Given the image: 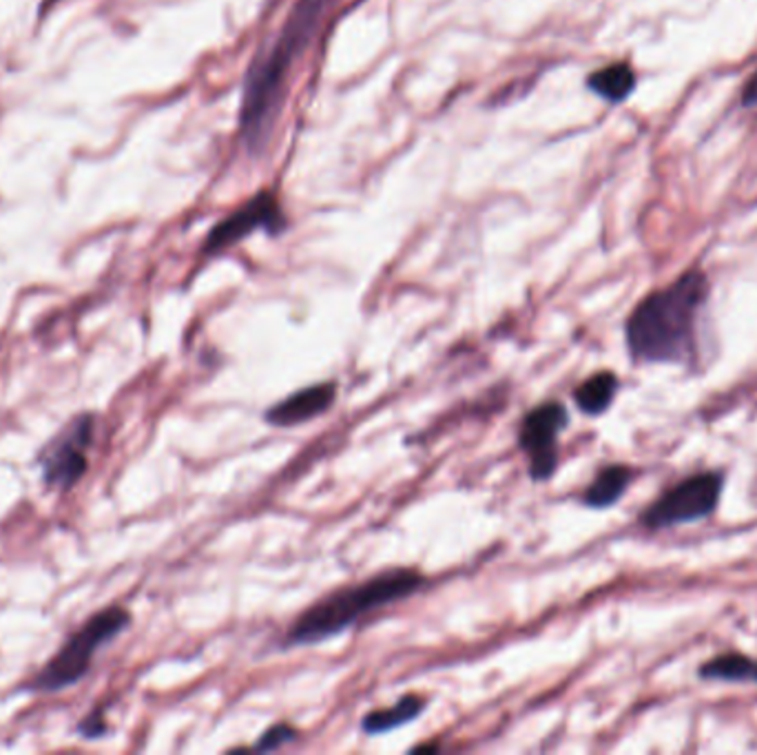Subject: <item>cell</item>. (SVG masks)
I'll return each mask as SVG.
<instances>
[{
	"label": "cell",
	"mask_w": 757,
	"mask_h": 755,
	"mask_svg": "<svg viewBox=\"0 0 757 755\" xmlns=\"http://www.w3.org/2000/svg\"><path fill=\"white\" fill-rule=\"evenodd\" d=\"M427 585V578L412 567H395L378 572L363 583H355L331 591L308 610H304L284 636V647H306L331 640L365 614L406 601Z\"/></svg>",
	"instance_id": "cell-3"
},
{
	"label": "cell",
	"mask_w": 757,
	"mask_h": 755,
	"mask_svg": "<svg viewBox=\"0 0 757 755\" xmlns=\"http://www.w3.org/2000/svg\"><path fill=\"white\" fill-rule=\"evenodd\" d=\"M587 85L593 93H599L601 98H605L610 102H620L631 93V89L636 85V76H633L629 65L616 63V65L593 72L589 76Z\"/></svg>",
	"instance_id": "cell-14"
},
{
	"label": "cell",
	"mask_w": 757,
	"mask_h": 755,
	"mask_svg": "<svg viewBox=\"0 0 757 755\" xmlns=\"http://www.w3.org/2000/svg\"><path fill=\"white\" fill-rule=\"evenodd\" d=\"M286 227H288V220L278 195L270 191H259L248 202H244L238 210H233L227 220L218 222L210 229L202 251L204 255H218L240 244L255 231H264L268 235H280Z\"/></svg>",
	"instance_id": "cell-8"
},
{
	"label": "cell",
	"mask_w": 757,
	"mask_h": 755,
	"mask_svg": "<svg viewBox=\"0 0 757 755\" xmlns=\"http://www.w3.org/2000/svg\"><path fill=\"white\" fill-rule=\"evenodd\" d=\"M335 399H337V384L319 382L315 386H306L284 397L275 406H270L264 412V421L275 427H295L321 414H326L335 406Z\"/></svg>",
	"instance_id": "cell-9"
},
{
	"label": "cell",
	"mask_w": 757,
	"mask_h": 755,
	"mask_svg": "<svg viewBox=\"0 0 757 755\" xmlns=\"http://www.w3.org/2000/svg\"><path fill=\"white\" fill-rule=\"evenodd\" d=\"M744 104H757V72L744 87Z\"/></svg>",
	"instance_id": "cell-17"
},
{
	"label": "cell",
	"mask_w": 757,
	"mask_h": 755,
	"mask_svg": "<svg viewBox=\"0 0 757 755\" xmlns=\"http://www.w3.org/2000/svg\"><path fill=\"white\" fill-rule=\"evenodd\" d=\"M78 731L85 740H98L106 733V725H104V718H102V709H95L93 714H89L80 725H78Z\"/></svg>",
	"instance_id": "cell-16"
},
{
	"label": "cell",
	"mask_w": 757,
	"mask_h": 755,
	"mask_svg": "<svg viewBox=\"0 0 757 755\" xmlns=\"http://www.w3.org/2000/svg\"><path fill=\"white\" fill-rule=\"evenodd\" d=\"M700 678L757 684V661L744 654H722L700 667Z\"/></svg>",
	"instance_id": "cell-13"
},
{
	"label": "cell",
	"mask_w": 757,
	"mask_h": 755,
	"mask_svg": "<svg viewBox=\"0 0 757 755\" xmlns=\"http://www.w3.org/2000/svg\"><path fill=\"white\" fill-rule=\"evenodd\" d=\"M131 625V614L125 607L112 605L93 614L78 631L67 636L56 656L49 658L44 667L34 676L29 684L38 693H56L80 682L93 663L100 647L110 644Z\"/></svg>",
	"instance_id": "cell-4"
},
{
	"label": "cell",
	"mask_w": 757,
	"mask_h": 755,
	"mask_svg": "<svg viewBox=\"0 0 757 755\" xmlns=\"http://www.w3.org/2000/svg\"><path fill=\"white\" fill-rule=\"evenodd\" d=\"M95 439V417L78 414L63 433L51 439L38 457L47 488L67 492L85 476L89 468V448Z\"/></svg>",
	"instance_id": "cell-6"
},
{
	"label": "cell",
	"mask_w": 757,
	"mask_h": 755,
	"mask_svg": "<svg viewBox=\"0 0 757 755\" xmlns=\"http://www.w3.org/2000/svg\"><path fill=\"white\" fill-rule=\"evenodd\" d=\"M293 740H297V729L291 727L288 722H278V725H273L270 729H266V731L259 735V740H257V744H255L253 748H255L257 753L275 751V748H282L284 744H288V742H293Z\"/></svg>",
	"instance_id": "cell-15"
},
{
	"label": "cell",
	"mask_w": 757,
	"mask_h": 755,
	"mask_svg": "<svg viewBox=\"0 0 757 755\" xmlns=\"http://www.w3.org/2000/svg\"><path fill=\"white\" fill-rule=\"evenodd\" d=\"M569 425V412L559 401L531 408L518 430V448L529 459L531 481H550L559 468V435Z\"/></svg>",
	"instance_id": "cell-7"
},
{
	"label": "cell",
	"mask_w": 757,
	"mask_h": 755,
	"mask_svg": "<svg viewBox=\"0 0 757 755\" xmlns=\"http://www.w3.org/2000/svg\"><path fill=\"white\" fill-rule=\"evenodd\" d=\"M722 483L720 472H700L680 481L642 512V527L665 529L711 516L722 495Z\"/></svg>",
	"instance_id": "cell-5"
},
{
	"label": "cell",
	"mask_w": 757,
	"mask_h": 755,
	"mask_svg": "<svg viewBox=\"0 0 757 755\" xmlns=\"http://www.w3.org/2000/svg\"><path fill=\"white\" fill-rule=\"evenodd\" d=\"M439 746L437 744H421V746H414L412 751H437Z\"/></svg>",
	"instance_id": "cell-18"
},
{
	"label": "cell",
	"mask_w": 757,
	"mask_h": 755,
	"mask_svg": "<svg viewBox=\"0 0 757 755\" xmlns=\"http://www.w3.org/2000/svg\"><path fill=\"white\" fill-rule=\"evenodd\" d=\"M709 297L705 273L687 271L663 291L646 295L629 315V353L642 363H687L695 355V331Z\"/></svg>",
	"instance_id": "cell-2"
},
{
	"label": "cell",
	"mask_w": 757,
	"mask_h": 755,
	"mask_svg": "<svg viewBox=\"0 0 757 755\" xmlns=\"http://www.w3.org/2000/svg\"><path fill=\"white\" fill-rule=\"evenodd\" d=\"M331 5L333 0H299L275 42L253 59L244 80L240 114V138L251 153H259L268 144L286 95L288 69L308 47L323 12Z\"/></svg>",
	"instance_id": "cell-1"
},
{
	"label": "cell",
	"mask_w": 757,
	"mask_h": 755,
	"mask_svg": "<svg viewBox=\"0 0 757 755\" xmlns=\"http://www.w3.org/2000/svg\"><path fill=\"white\" fill-rule=\"evenodd\" d=\"M616 393H618V376L610 370H601L596 374H591L589 380H585L574 391V401L578 410L585 412L587 417H601L614 404Z\"/></svg>",
	"instance_id": "cell-12"
},
{
	"label": "cell",
	"mask_w": 757,
	"mask_h": 755,
	"mask_svg": "<svg viewBox=\"0 0 757 755\" xmlns=\"http://www.w3.org/2000/svg\"><path fill=\"white\" fill-rule=\"evenodd\" d=\"M425 707H427L425 698H421L416 693H408V695L399 698L393 707L374 709V712L365 714L361 720V729L365 735H378V733L395 731V729L416 720L425 712Z\"/></svg>",
	"instance_id": "cell-11"
},
{
	"label": "cell",
	"mask_w": 757,
	"mask_h": 755,
	"mask_svg": "<svg viewBox=\"0 0 757 755\" xmlns=\"http://www.w3.org/2000/svg\"><path fill=\"white\" fill-rule=\"evenodd\" d=\"M633 481V470L627 465H607L596 478L589 483V488L582 495V503L593 510H607L616 506Z\"/></svg>",
	"instance_id": "cell-10"
}]
</instances>
